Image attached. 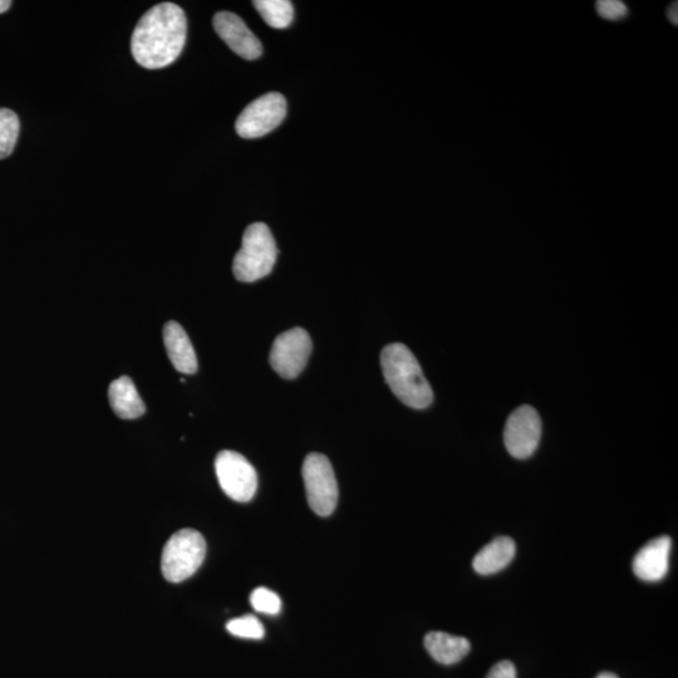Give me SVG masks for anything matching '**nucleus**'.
Wrapping results in <instances>:
<instances>
[{"instance_id": "obj_1", "label": "nucleus", "mask_w": 678, "mask_h": 678, "mask_svg": "<svg viewBox=\"0 0 678 678\" xmlns=\"http://www.w3.org/2000/svg\"><path fill=\"white\" fill-rule=\"evenodd\" d=\"M188 21L174 3H161L146 12L131 38L135 61L147 70H159L178 60L183 52Z\"/></svg>"}, {"instance_id": "obj_2", "label": "nucleus", "mask_w": 678, "mask_h": 678, "mask_svg": "<svg viewBox=\"0 0 678 678\" xmlns=\"http://www.w3.org/2000/svg\"><path fill=\"white\" fill-rule=\"evenodd\" d=\"M381 366L387 385L406 406L415 410L427 409L434 401V393L427 382L419 361L402 343L383 348Z\"/></svg>"}, {"instance_id": "obj_3", "label": "nucleus", "mask_w": 678, "mask_h": 678, "mask_svg": "<svg viewBox=\"0 0 678 678\" xmlns=\"http://www.w3.org/2000/svg\"><path fill=\"white\" fill-rule=\"evenodd\" d=\"M278 249L267 225H249L243 235L242 249L235 255L233 273L239 282L253 283L267 277L277 262Z\"/></svg>"}, {"instance_id": "obj_4", "label": "nucleus", "mask_w": 678, "mask_h": 678, "mask_svg": "<svg viewBox=\"0 0 678 678\" xmlns=\"http://www.w3.org/2000/svg\"><path fill=\"white\" fill-rule=\"evenodd\" d=\"M206 543L194 529H183L167 540L162 552L161 571L166 581L181 583L193 577L203 564Z\"/></svg>"}, {"instance_id": "obj_5", "label": "nucleus", "mask_w": 678, "mask_h": 678, "mask_svg": "<svg viewBox=\"0 0 678 678\" xmlns=\"http://www.w3.org/2000/svg\"><path fill=\"white\" fill-rule=\"evenodd\" d=\"M302 474L309 506L319 517H329L338 503V484L331 461L313 452L304 460Z\"/></svg>"}, {"instance_id": "obj_6", "label": "nucleus", "mask_w": 678, "mask_h": 678, "mask_svg": "<svg viewBox=\"0 0 678 678\" xmlns=\"http://www.w3.org/2000/svg\"><path fill=\"white\" fill-rule=\"evenodd\" d=\"M215 473L220 488L234 501L248 503L257 493V471L239 452H219L215 460Z\"/></svg>"}, {"instance_id": "obj_7", "label": "nucleus", "mask_w": 678, "mask_h": 678, "mask_svg": "<svg viewBox=\"0 0 678 678\" xmlns=\"http://www.w3.org/2000/svg\"><path fill=\"white\" fill-rule=\"evenodd\" d=\"M287 116V101L280 93H267L240 113L235 130L243 139H258L277 129Z\"/></svg>"}, {"instance_id": "obj_8", "label": "nucleus", "mask_w": 678, "mask_h": 678, "mask_svg": "<svg viewBox=\"0 0 678 678\" xmlns=\"http://www.w3.org/2000/svg\"><path fill=\"white\" fill-rule=\"evenodd\" d=\"M312 347V339L306 329H289L275 338L269 356L270 365L279 376L293 380L306 368Z\"/></svg>"}, {"instance_id": "obj_9", "label": "nucleus", "mask_w": 678, "mask_h": 678, "mask_svg": "<svg viewBox=\"0 0 678 678\" xmlns=\"http://www.w3.org/2000/svg\"><path fill=\"white\" fill-rule=\"evenodd\" d=\"M540 437H542V420L533 407H519L506 421L505 446L515 459L530 458L538 449Z\"/></svg>"}, {"instance_id": "obj_10", "label": "nucleus", "mask_w": 678, "mask_h": 678, "mask_svg": "<svg viewBox=\"0 0 678 678\" xmlns=\"http://www.w3.org/2000/svg\"><path fill=\"white\" fill-rule=\"evenodd\" d=\"M215 32L234 53L253 61L262 56V43L237 14L220 12L213 19Z\"/></svg>"}, {"instance_id": "obj_11", "label": "nucleus", "mask_w": 678, "mask_h": 678, "mask_svg": "<svg viewBox=\"0 0 678 678\" xmlns=\"http://www.w3.org/2000/svg\"><path fill=\"white\" fill-rule=\"evenodd\" d=\"M671 548L672 542L668 537L651 540L633 559V572L641 581H661L670 568Z\"/></svg>"}, {"instance_id": "obj_12", "label": "nucleus", "mask_w": 678, "mask_h": 678, "mask_svg": "<svg viewBox=\"0 0 678 678\" xmlns=\"http://www.w3.org/2000/svg\"><path fill=\"white\" fill-rule=\"evenodd\" d=\"M164 343L171 363L176 371L194 375L198 371V357L188 333L178 322L170 321L164 327Z\"/></svg>"}, {"instance_id": "obj_13", "label": "nucleus", "mask_w": 678, "mask_h": 678, "mask_svg": "<svg viewBox=\"0 0 678 678\" xmlns=\"http://www.w3.org/2000/svg\"><path fill=\"white\" fill-rule=\"evenodd\" d=\"M108 400L113 412L122 420H136L145 415L144 401L129 376H122L111 383Z\"/></svg>"}, {"instance_id": "obj_14", "label": "nucleus", "mask_w": 678, "mask_h": 678, "mask_svg": "<svg viewBox=\"0 0 678 678\" xmlns=\"http://www.w3.org/2000/svg\"><path fill=\"white\" fill-rule=\"evenodd\" d=\"M515 543L508 537H499L480 550L474 558L473 567L476 573L490 576L503 571L514 559Z\"/></svg>"}, {"instance_id": "obj_15", "label": "nucleus", "mask_w": 678, "mask_h": 678, "mask_svg": "<svg viewBox=\"0 0 678 678\" xmlns=\"http://www.w3.org/2000/svg\"><path fill=\"white\" fill-rule=\"evenodd\" d=\"M425 647L430 656L442 665H454L470 652V642L464 637L445 632H430L425 637Z\"/></svg>"}, {"instance_id": "obj_16", "label": "nucleus", "mask_w": 678, "mask_h": 678, "mask_svg": "<svg viewBox=\"0 0 678 678\" xmlns=\"http://www.w3.org/2000/svg\"><path fill=\"white\" fill-rule=\"evenodd\" d=\"M253 4L268 26L277 29L291 26L294 9L288 0H257Z\"/></svg>"}, {"instance_id": "obj_17", "label": "nucleus", "mask_w": 678, "mask_h": 678, "mask_svg": "<svg viewBox=\"0 0 678 678\" xmlns=\"http://www.w3.org/2000/svg\"><path fill=\"white\" fill-rule=\"evenodd\" d=\"M21 122L17 113L9 108H0V160L7 159L16 149Z\"/></svg>"}, {"instance_id": "obj_18", "label": "nucleus", "mask_w": 678, "mask_h": 678, "mask_svg": "<svg viewBox=\"0 0 678 678\" xmlns=\"http://www.w3.org/2000/svg\"><path fill=\"white\" fill-rule=\"evenodd\" d=\"M226 630L235 637L245 640H262L265 635L264 627L253 614L232 619L226 625Z\"/></svg>"}, {"instance_id": "obj_19", "label": "nucleus", "mask_w": 678, "mask_h": 678, "mask_svg": "<svg viewBox=\"0 0 678 678\" xmlns=\"http://www.w3.org/2000/svg\"><path fill=\"white\" fill-rule=\"evenodd\" d=\"M250 604L259 613L275 616L282 609V601L277 593L268 588L259 587L250 594Z\"/></svg>"}, {"instance_id": "obj_20", "label": "nucleus", "mask_w": 678, "mask_h": 678, "mask_svg": "<svg viewBox=\"0 0 678 678\" xmlns=\"http://www.w3.org/2000/svg\"><path fill=\"white\" fill-rule=\"evenodd\" d=\"M597 12L599 16L607 21H619L625 18L628 13V8L625 3L619 0H601L597 2Z\"/></svg>"}, {"instance_id": "obj_21", "label": "nucleus", "mask_w": 678, "mask_h": 678, "mask_svg": "<svg viewBox=\"0 0 678 678\" xmlns=\"http://www.w3.org/2000/svg\"><path fill=\"white\" fill-rule=\"evenodd\" d=\"M486 678H517V670L510 661H501L491 668Z\"/></svg>"}, {"instance_id": "obj_22", "label": "nucleus", "mask_w": 678, "mask_h": 678, "mask_svg": "<svg viewBox=\"0 0 678 678\" xmlns=\"http://www.w3.org/2000/svg\"><path fill=\"white\" fill-rule=\"evenodd\" d=\"M668 18H670V21L676 26V24L678 23L677 3L672 4L671 8L668 9Z\"/></svg>"}, {"instance_id": "obj_23", "label": "nucleus", "mask_w": 678, "mask_h": 678, "mask_svg": "<svg viewBox=\"0 0 678 678\" xmlns=\"http://www.w3.org/2000/svg\"><path fill=\"white\" fill-rule=\"evenodd\" d=\"M11 6V0H0V14L6 13Z\"/></svg>"}, {"instance_id": "obj_24", "label": "nucleus", "mask_w": 678, "mask_h": 678, "mask_svg": "<svg viewBox=\"0 0 678 678\" xmlns=\"http://www.w3.org/2000/svg\"><path fill=\"white\" fill-rule=\"evenodd\" d=\"M596 678H618V676L614 675V673L611 672H603L601 675H598Z\"/></svg>"}]
</instances>
